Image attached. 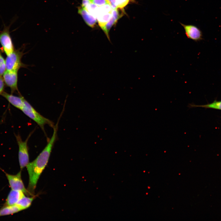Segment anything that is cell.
<instances>
[{
	"label": "cell",
	"mask_w": 221,
	"mask_h": 221,
	"mask_svg": "<svg viewBox=\"0 0 221 221\" xmlns=\"http://www.w3.org/2000/svg\"><path fill=\"white\" fill-rule=\"evenodd\" d=\"M130 0H115V5L117 9H122L129 3Z\"/></svg>",
	"instance_id": "obj_19"
},
{
	"label": "cell",
	"mask_w": 221,
	"mask_h": 221,
	"mask_svg": "<svg viewBox=\"0 0 221 221\" xmlns=\"http://www.w3.org/2000/svg\"><path fill=\"white\" fill-rule=\"evenodd\" d=\"M18 71H6L3 75L5 83L10 87L12 93L19 92L17 87Z\"/></svg>",
	"instance_id": "obj_9"
},
{
	"label": "cell",
	"mask_w": 221,
	"mask_h": 221,
	"mask_svg": "<svg viewBox=\"0 0 221 221\" xmlns=\"http://www.w3.org/2000/svg\"><path fill=\"white\" fill-rule=\"evenodd\" d=\"M91 2L90 0H82L81 6L83 8H85Z\"/></svg>",
	"instance_id": "obj_22"
},
{
	"label": "cell",
	"mask_w": 221,
	"mask_h": 221,
	"mask_svg": "<svg viewBox=\"0 0 221 221\" xmlns=\"http://www.w3.org/2000/svg\"><path fill=\"white\" fill-rule=\"evenodd\" d=\"M33 132H32L25 141H23L19 134L15 135L18 146V160L21 170L26 167L29 163L28 142Z\"/></svg>",
	"instance_id": "obj_3"
},
{
	"label": "cell",
	"mask_w": 221,
	"mask_h": 221,
	"mask_svg": "<svg viewBox=\"0 0 221 221\" xmlns=\"http://www.w3.org/2000/svg\"><path fill=\"white\" fill-rule=\"evenodd\" d=\"M13 22V20L8 26L3 23V28L0 31V43L3 49L7 56L11 53L14 50V45L10 36V29Z\"/></svg>",
	"instance_id": "obj_5"
},
{
	"label": "cell",
	"mask_w": 221,
	"mask_h": 221,
	"mask_svg": "<svg viewBox=\"0 0 221 221\" xmlns=\"http://www.w3.org/2000/svg\"><path fill=\"white\" fill-rule=\"evenodd\" d=\"M107 0V2H108V3H109V1H110V0Z\"/></svg>",
	"instance_id": "obj_23"
},
{
	"label": "cell",
	"mask_w": 221,
	"mask_h": 221,
	"mask_svg": "<svg viewBox=\"0 0 221 221\" xmlns=\"http://www.w3.org/2000/svg\"><path fill=\"white\" fill-rule=\"evenodd\" d=\"M21 211V209L16 204L12 206H5L0 209V216L12 215Z\"/></svg>",
	"instance_id": "obj_14"
},
{
	"label": "cell",
	"mask_w": 221,
	"mask_h": 221,
	"mask_svg": "<svg viewBox=\"0 0 221 221\" xmlns=\"http://www.w3.org/2000/svg\"><path fill=\"white\" fill-rule=\"evenodd\" d=\"M91 3L100 6L107 4H109L107 0H90Z\"/></svg>",
	"instance_id": "obj_20"
},
{
	"label": "cell",
	"mask_w": 221,
	"mask_h": 221,
	"mask_svg": "<svg viewBox=\"0 0 221 221\" xmlns=\"http://www.w3.org/2000/svg\"><path fill=\"white\" fill-rule=\"evenodd\" d=\"M24 54L19 49L14 50L11 53L7 56L5 60L6 71H18L20 68L26 67L27 65L21 61Z\"/></svg>",
	"instance_id": "obj_4"
},
{
	"label": "cell",
	"mask_w": 221,
	"mask_h": 221,
	"mask_svg": "<svg viewBox=\"0 0 221 221\" xmlns=\"http://www.w3.org/2000/svg\"><path fill=\"white\" fill-rule=\"evenodd\" d=\"M98 6L91 3L85 8H83L95 17L98 10ZM83 8V7H82Z\"/></svg>",
	"instance_id": "obj_17"
},
{
	"label": "cell",
	"mask_w": 221,
	"mask_h": 221,
	"mask_svg": "<svg viewBox=\"0 0 221 221\" xmlns=\"http://www.w3.org/2000/svg\"><path fill=\"white\" fill-rule=\"evenodd\" d=\"M118 9H113L112 17L102 29L109 41H110V39L109 33L111 28L116 24L118 20L122 16V14H120Z\"/></svg>",
	"instance_id": "obj_10"
},
{
	"label": "cell",
	"mask_w": 221,
	"mask_h": 221,
	"mask_svg": "<svg viewBox=\"0 0 221 221\" xmlns=\"http://www.w3.org/2000/svg\"><path fill=\"white\" fill-rule=\"evenodd\" d=\"M180 23L184 28L185 35L188 38L196 42L203 39L202 32L197 26L193 25Z\"/></svg>",
	"instance_id": "obj_8"
},
{
	"label": "cell",
	"mask_w": 221,
	"mask_h": 221,
	"mask_svg": "<svg viewBox=\"0 0 221 221\" xmlns=\"http://www.w3.org/2000/svg\"><path fill=\"white\" fill-rule=\"evenodd\" d=\"M1 95L4 97L11 104L21 110L24 104V98L21 95L17 96L3 91Z\"/></svg>",
	"instance_id": "obj_11"
},
{
	"label": "cell",
	"mask_w": 221,
	"mask_h": 221,
	"mask_svg": "<svg viewBox=\"0 0 221 221\" xmlns=\"http://www.w3.org/2000/svg\"><path fill=\"white\" fill-rule=\"evenodd\" d=\"M78 13L81 15L87 25L92 28L94 27L97 20L96 17L81 6L78 7Z\"/></svg>",
	"instance_id": "obj_13"
},
{
	"label": "cell",
	"mask_w": 221,
	"mask_h": 221,
	"mask_svg": "<svg viewBox=\"0 0 221 221\" xmlns=\"http://www.w3.org/2000/svg\"><path fill=\"white\" fill-rule=\"evenodd\" d=\"M6 70V60L0 51V76H2Z\"/></svg>",
	"instance_id": "obj_18"
},
{
	"label": "cell",
	"mask_w": 221,
	"mask_h": 221,
	"mask_svg": "<svg viewBox=\"0 0 221 221\" xmlns=\"http://www.w3.org/2000/svg\"><path fill=\"white\" fill-rule=\"evenodd\" d=\"M26 116L36 122L45 131L44 126L46 124L52 128L55 125L53 122L44 117L38 113L25 99L23 107L21 110Z\"/></svg>",
	"instance_id": "obj_2"
},
{
	"label": "cell",
	"mask_w": 221,
	"mask_h": 221,
	"mask_svg": "<svg viewBox=\"0 0 221 221\" xmlns=\"http://www.w3.org/2000/svg\"><path fill=\"white\" fill-rule=\"evenodd\" d=\"M24 196V193L22 192L11 189L6 200L5 206H12L16 204Z\"/></svg>",
	"instance_id": "obj_12"
},
{
	"label": "cell",
	"mask_w": 221,
	"mask_h": 221,
	"mask_svg": "<svg viewBox=\"0 0 221 221\" xmlns=\"http://www.w3.org/2000/svg\"><path fill=\"white\" fill-rule=\"evenodd\" d=\"M198 107L221 110V101H215L211 103L204 105H196L193 103H189L188 105L189 108Z\"/></svg>",
	"instance_id": "obj_16"
},
{
	"label": "cell",
	"mask_w": 221,
	"mask_h": 221,
	"mask_svg": "<svg viewBox=\"0 0 221 221\" xmlns=\"http://www.w3.org/2000/svg\"><path fill=\"white\" fill-rule=\"evenodd\" d=\"M34 196L29 197L24 196L16 204L21 211L29 207L34 199Z\"/></svg>",
	"instance_id": "obj_15"
},
{
	"label": "cell",
	"mask_w": 221,
	"mask_h": 221,
	"mask_svg": "<svg viewBox=\"0 0 221 221\" xmlns=\"http://www.w3.org/2000/svg\"><path fill=\"white\" fill-rule=\"evenodd\" d=\"M59 121L53 128V133L46 145L42 152L33 161L26 166L29 176L27 190L31 194L34 193L39 178L47 165L54 143L57 137Z\"/></svg>",
	"instance_id": "obj_1"
},
{
	"label": "cell",
	"mask_w": 221,
	"mask_h": 221,
	"mask_svg": "<svg viewBox=\"0 0 221 221\" xmlns=\"http://www.w3.org/2000/svg\"><path fill=\"white\" fill-rule=\"evenodd\" d=\"M5 173L11 189L21 191L27 195H31L24 185L21 178V171L15 175Z\"/></svg>",
	"instance_id": "obj_7"
},
{
	"label": "cell",
	"mask_w": 221,
	"mask_h": 221,
	"mask_svg": "<svg viewBox=\"0 0 221 221\" xmlns=\"http://www.w3.org/2000/svg\"><path fill=\"white\" fill-rule=\"evenodd\" d=\"M5 86V83L2 76H0V95L3 91Z\"/></svg>",
	"instance_id": "obj_21"
},
{
	"label": "cell",
	"mask_w": 221,
	"mask_h": 221,
	"mask_svg": "<svg viewBox=\"0 0 221 221\" xmlns=\"http://www.w3.org/2000/svg\"><path fill=\"white\" fill-rule=\"evenodd\" d=\"M112 8L109 4L98 7L96 18L99 25L101 29L104 26L112 17Z\"/></svg>",
	"instance_id": "obj_6"
}]
</instances>
